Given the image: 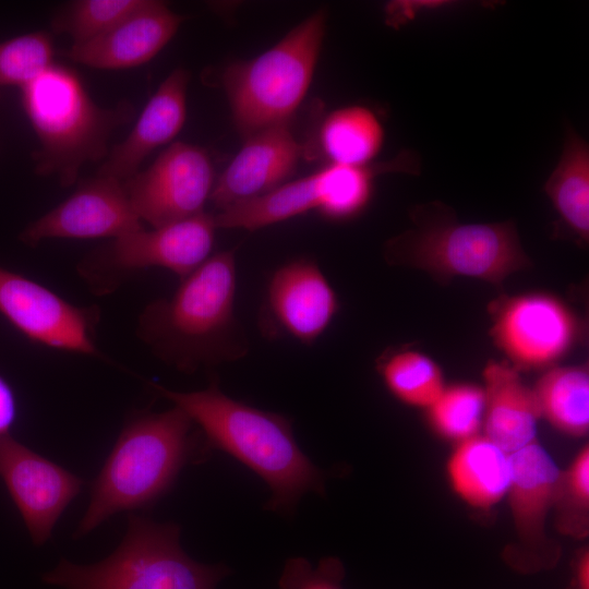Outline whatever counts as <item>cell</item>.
I'll use <instances>...</instances> for the list:
<instances>
[{"label": "cell", "mask_w": 589, "mask_h": 589, "mask_svg": "<svg viewBox=\"0 0 589 589\" xmlns=\"http://www.w3.org/2000/svg\"><path fill=\"white\" fill-rule=\"evenodd\" d=\"M21 101L38 140L35 170L63 187L87 163L106 158L112 133L132 117L128 105H97L74 70L55 63L21 88Z\"/></svg>", "instance_id": "277c9868"}, {"label": "cell", "mask_w": 589, "mask_h": 589, "mask_svg": "<svg viewBox=\"0 0 589 589\" xmlns=\"http://www.w3.org/2000/svg\"><path fill=\"white\" fill-rule=\"evenodd\" d=\"M245 143L221 172L209 200L218 211L265 194L292 176L304 154L288 124L261 130Z\"/></svg>", "instance_id": "e0dca14e"}, {"label": "cell", "mask_w": 589, "mask_h": 589, "mask_svg": "<svg viewBox=\"0 0 589 589\" xmlns=\"http://www.w3.org/2000/svg\"><path fill=\"white\" fill-rule=\"evenodd\" d=\"M149 386L190 417L209 449L231 455L266 482V509L291 514L305 493L325 494L323 471L300 449L286 417L229 397L216 381L194 392Z\"/></svg>", "instance_id": "6da1fadb"}, {"label": "cell", "mask_w": 589, "mask_h": 589, "mask_svg": "<svg viewBox=\"0 0 589 589\" xmlns=\"http://www.w3.org/2000/svg\"><path fill=\"white\" fill-rule=\"evenodd\" d=\"M540 418L558 432L584 437L589 431V370L585 364L551 366L532 386Z\"/></svg>", "instance_id": "603a6c76"}, {"label": "cell", "mask_w": 589, "mask_h": 589, "mask_svg": "<svg viewBox=\"0 0 589 589\" xmlns=\"http://www.w3.org/2000/svg\"><path fill=\"white\" fill-rule=\"evenodd\" d=\"M167 298L140 313L137 337L180 372L233 362L249 351L236 316L237 265L233 250L211 255Z\"/></svg>", "instance_id": "7a4b0ae2"}, {"label": "cell", "mask_w": 589, "mask_h": 589, "mask_svg": "<svg viewBox=\"0 0 589 589\" xmlns=\"http://www.w3.org/2000/svg\"><path fill=\"white\" fill-rule=\"evenodd\" d=\"M338 310L337 294L317 263L301 257L272 274L262 325L267 333L284 334L311 346L329 327Z\"/></svg>", "instance_id": "5bb4252c"}, {"label": "cell", "mask_w": 589, "mask_h": 589, "mask_svg": "<svg viewBox=\"0 0 589 589\" xmlns=\"http://www.w3.org/2000/svg\"><path fill=\"white\" fill-rule=\"evenodd\" d=\"M230 569L191 558L180 527L130 515L119 546L104 560L80 565L62 558L43 581L63 589H216Z\"/></svg>", "instance_id": "8992f818"}, {"label": "cell", "mask_w": 589, "mask_h": 589, "mask_svg": "<svg viewBox=\"0 0 589 589\" xmlns=\"http://www.w3.org/2000/svg\"><path fill=\"white\" fill-rule=\"evenodd\" d=\"M483 435L512 454L537 440L540 418L534 392L506 362L490 360L483 368Z\"/></svg>", "instance_id": "d6986e66"}, {"label": "cell", "mask_w": 589, "mask_h": 589, "mask_svg": "<svg viewBox=\"0 0 589 589\" xmlns=\"http://www.w3.org/2000/svg\"><path fill=\"white\" fill-rule=\"evenodd\" d=\"M53 41L48 32L36 31L0 43V92L20 89L53 63Z\"/></svg>", "instance_id": "83f0119b"}, {"label": "cell", "mask_w": 589, "mask_h": 589, "mask_svg": "<svg viewBox=\"0 0 589 589\" xmlns=\"http://www.w3.org/2000/svg\"><path fill=\"white\" fill-rule=\"evenodd\" d=\"M143 227L124 182L97 173L67 200L31 223L21 241L35 247L47 239H115Z\"/></svg>", "instance_id": "9a60e30c"}, {"label": "cell", "mask_w": 589, "mask_h": 589, "mask_svg": "<svg viewBox=\"0 0 589 589\" xmlns=\"http://www.w3.org/2000/svg\"><path fill=\"white\" fill-rule=\"evenodd\" d=\"M215 184L212 159L190 143L168 146L124 187L139 219L160 227L204 212Z\"/></svg>", "instance_id": "8fae6325"}, {"label": "cell", "mask_w": 589, "mask_h": 589, "mask_svg": "<svg viewBox=\"0 0 589 589\" xmlns=\"http://www.w3.org/2000/svg\"><path fill=\"white\" fill-rule=\"evenodd\" d=\"M318 141L330 164L368 166L383 145L384 130L372 110L349 106L334 110L322 121Z\"/></svg>", "instance_id": "cb8c5ba5"}, {"label": "cell", "mask_w": 589, "mask_h": 589, "mask_svg": "<svg viewBox=\"0 0 589 589\" xmlns=\"http://www.w3.org/2000/svg\"><path fill=\"white\" fill-rule=\"evenodd\" d=\"M567 589H589V548L582 546L572 557Z\"/></svg>", "instance_id": "1f68e13d"}, {"label": "cell", "mask_w": 589, "mask_h": 589, "mask_svg": "<svg viewBox=\"0 0 589 589\" xmlns=\"http://www.w3.org/2000/svg\"><path fill=\"white\" fill-rule=\"evenodd\" d=\"M510 481L506 493L514 539L502 558L514 572L536 575L556 567L562 545L548 533L561 468L536 440L510 454Z\"/></svg>", "instance_id": "9c48e42d"}, {"label": "cell", "mask_w": 589, "mask_h": 589, "mask_svg": "<svg viewBox=\"0 0 589 589\" xmlns=\"http://www.w3.org/2000/svg\"><path fill=\"white\" fill-rule=\"evenodd\" d=\"M143 0H79L68 4L52 22L58 33L68 34L73 45L104 34L134 11Z\"/></svg>", "instance_id": "f1b7e54d"}, {"label": "cell", "mask_w": 589, "mask_h": 589, "mask_svg": "<svg viewBox=\"0 0 589 589\" xmlns=\"http://www.w3.org/2000/svg\"><path fill=\"white\" fill-rule=\"evenodd\" d=\"M510 472V454L482 433L455 443L446 461L452 490L478 509H490L506 496Z\"/></svg>", "instance_id": "44dd1931"}, {"label": "cell", "mask_w": 589, "mask_h": 589, "mask_svg": "<svg viewBox=\"0 0 589 589\" xmlns=\"http://www.w3.org/2000/svg\"><path fill=\"white\" fill-rule=\"evenodd\" d=\"M0 313L28 339L46 347L99 357V310L79 306L21 274L0 266Z\"/></svg>", "instance_id": "7c38bea8"}, {"label": "cell", "mask_w": 589, "mask_h": 589, "mask_svg": "<svg viewBox=\"0 0 589 589\" xmlns=\"http://www.w3.org/2000/svg\"><path fill=\"white\" fill-rule=\"evenodd\" d=\"M346 570L341 561L334 556L323 557L313 567L303 557H291L285 563L279 589H344Z\"/></svg>", "instance_id": "f546056e"}, {"label": "cell", "mask_w": 589, "mask_h": 589, "mask_svg": "<svg viewBox=\"0 0 589 589\" xmlns=\"http://www.w3.org/2000/svg\"><path fill=\"white\" fill-rule=\"evenodd\" d=\"M209 452L201 431L179 407L134 412L93 483L73 537L86 536L117 513L152 506L187 465L204 460Z\"/></svg>", "instance_id": "3957f363"}, {"label": "cell", "mask_w": 589, "mask_h": 589, "mask_svg": "<svg viewBox=\"0 0 589 589\" xmlns=\"http://www.w3.org/2000/svg\"><path fill=\"white\" fill-rule=\"evenodd\" d=\"M183 17L161 1L142 3L104 34L72 45L73 62L101 70L141 67L155 58L178 32Z\"/></svg>", "instance_id": "2e32d148"}, {"label": "cell", "mask_w": 589, "mask_h": 589, "mask_svg": "<svg viewBox=\"0 0 589 589\" xmlns=\"http://www.w3.org/2000/svg\"><path fill=\"white\" fill-rule=\"evenodd\" d=\"M561 220L580 241L589 240V146L570 125L563 152L544 184Z\"/></svg>", "instance_id": "7402d4cb"}, {"label": "cell", "mask_w": 589, "mask_h": 589, "mask_svg": "<svg viewBox=\"0 0 589 589\" xmlns=\"http://www.w3.org/2000/svg\"><path fill=\"white\" fill-rule=\"evenodd\" d=\"M0 480L19 509L34 544H44L83 481L58 464L0 434Z\"/></svg>", "instance_id": "4fadbf2b"}, {"label": "cell", "mask_w": 589, "mask_h": 589, "mask_svg": "<svg viewBox=\"0 0 589 589\" xmlns=\"http://www.w3.org/2000/svg\"><path fill=\"white\" fill-rule=\"evenodd\" d=\"M330 204L329 167L244 201L214 215L217 228L254 231L310 211L326 217Z\"/></svg>", "instance_id": "ffe728a7"}, {"label": "cell", "mask_w": 589, "mask_h": 589, "mask_svg": "<svg viewBox=\"0 0 589 589\" xmlns=\"http://www.w3.org/2000/svg\"><path fill=\"white\" fill-rule=\"evenodd\" d=\"M377 373L387 390L400 402L426 409L446 383L438 364L416 350H396L377 360Z\"/></svg>", "instance_id": "d4e9b609"}, {"label": "cell", "mask_w": 589, "mask_h": 589, "mask_svg": "<svg viewBox=\"0 0 589 589\" xmlns=\"http://www.w3.org/2000/svg\"><path fill=\"white\" fill-rule=\"evenodd\" d=\"M553 525L562 536L585 540L589 534V446L584 445L561 469L552 509Z\"/></svg>", "instance_id": "4316f807"}, {"label": "cell", "mask_w": 589, "mask_h": 589, "mask_svg": "<svg viewBox=\"0 0 589 589\" xmlns=\"http://www.w3.org/2000/svg\"><path fill=\"white\" fill-rule=\"evenodd\" d=\"M17 416V404L13 388L0 375V434L10 433Z\"/></svg>", "instance_id": "4dcf8cb0"}, {"label": "cell", "mask_w": 589, "mask_h": 589, "mask_svg": "<svg viewBox=\"0 0 589 589\" xmlns=\"http://www.w3.org/2000/svg\"><path fill=\"white\" fill-rule=\"evenodd\" d=\"M412 217L417 227L384 247L389 264L418 268L442 281L468 277L496 286L531 266L510 221L461 224L438 203L418 207Z\"/></svg>", "instance_id": "5b68a950"}, {"label": "cell", "mask_w": 589, "mask_h": 589, "mask_svg": "<svg viewBox=\"0 0 589 589\" xmlns=\"http://www.w3.org/2000/svg\"><path fill=\"white\" fill-rule=\"evenodd\" d=\"M190 73L175 69L158 86L128 136L108 152L97 173L127 182L156 148L172 141L187 118Z\"/></svg>", "instance_id": "ac0fdd59"}, {"label": "cell", "mask_w": 589, "mask_h": 589, "mask_svg": "<svg viewBox=\"0 0 589 589\" xmlns=\"http://www.w3.org/2000/svg\"><path fill=\"white\" fill-rule=\"evenodd\" d=\"M425 411L429 425L438 436L454 443L465 441L482 429L483 387L472 383L446 384Z\"/></svg>", "instance_id": "484cf974"}, {"label": "cell", "mask_w": 589, "mask_h": 589, "mask_svg": "<svg viewBox=\"0 0 589 589\" xmlns=\"http://www.w3.org/2000/svg\"><path fill=\"white\" fill-rule=\"evenodd\" d=\"M325 25L326 14L320 10L262 55L224 71L233 122L244 139L288 123L311 85Z\"/></svg>", "instance_id": "52a82bcc"}, {"label": "cell", "mask_w": 589, "mask_h": 589, "mask_svg": "<svg viewBox=\"0 0 589 589\" xmlns=\"http://www.w3.org/2000/svg\"><path fill=\"white\" fill-rule=\"evenodd\" d=\"M217 229L214 215L205 211L160 227H141L91 251L76 269L99 296L113 292L129 277L154 267L182 279L212 255Z\"/></svg>", "instance_id": "ba28073f"}, {"label": "cell", "mask_w": 589, "mask_h": 589, "mask_svg": "<svg viewBox=\"0 0 589 589\" xmlns=\"http://www.w3.org/2000/svg\"><path fill=\"white\" fill-rule=\"evenodd\" d=\"M491 337L518 372L554 366L578 341L581 326L558 298L531 292L492 303Z\"/></svg>", "instance_id": "30bf717a"}]
</instances>
